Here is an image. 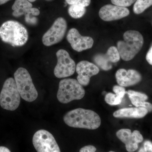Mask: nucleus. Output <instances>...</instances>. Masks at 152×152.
Masks as SVG:
<instances>
[{
    "instance_id": "1",
    "label": "nucleus",
    "mask_w": 152,
    "mask_h": 152,
    "mask_svg": "<svg viewBox=\"0 0 152 152\" xmlns=\"http://www.w3.org/2000/svg\"><path fill=\"white\" fill-rule=\"evenodd\" d=\"M63 120L66 124L73 128L94 130L101 124L100 117L96 112L80 108L68 112Z\"/></svg>"
},
{
    "instance_id": "2",
    "label": "nucleus",
    "mask_w": 152,
    "mask_h": 152,
    "mask_svg": "<svg viewBox=\"0 0 152 152\" xmlns=\"http://www.w3.org/2000/svg\"><path fill=\"white\" fill-rule=\"evenodd\" d=\"M0 38L13 47L23 46L26 43L28 34L26 27L19 22L7 21L0 27Z\"/></svg>"
},
{
    "instance_id": "3",
    "label": "nucleus",
    "mask_w": 152,
    "mask_h": 152,
    "mask_svg": "<svg viewBox=\"0 0 152 152\" xmlns=\"http://www.w3.org/2000/svg\"><path fill=\"white\" fill-rule=\"evenodd\" d=\"M124 41L118 42L117 48L121 58L124 61H129L141 50L143 37L138 31L129 30L124 34Z\"/></svg>"
},
{
    "instance_id": "4",
    "label": "nucleus",
    "mask_w": 152,
    "mask_h": 152,
    "mask_svg": "<svg viewBox=\"0 0 152 152\" xmlns=\"http://www.w3.org/2000/svg\"><path fill=\"white\" fill-rule=\"evenodd\" d=\"M85 90L75 79H64L60 81L57 97L63 104H67L75 100L81 99L85 95Z\"/></svg>"
},
{
    "instance_id": "5",
    "label": "nucleus",
    "mask_w": 152,
    "mask_h": 152,
    "mask_svg": "<svg viewBox=\"0 0 152 152\" xmlns=\"http://www.w3.org/2000/svg\"><path fill=\"white\" fill-rule=\"evenodd\" d=\"M14 78L21 97L28 102L35 100L38 97L37 91L27 70L18 68L14 74Z\"/></svg>"
},
{
    "instance_id": "6",
    "label": "nucleus",
    "mask_w": 152,
    "mask_h": 152,
    "mask_svg": "<svg viewBox=\"0 0 152 152\" xmlns=\"http://www.w3.org/2000/svg\"><path fill=\"white\" fill-rule=\"evenodd\" d=\"M20 96L15 79L10 77L4 83L0 93V105L4 110L14 111L20 102Z\"/></svg>"
},
{
    "instance_id": "7",
    "label": "nucleus",
    "mask_w": 152,
    "mask_h": 152,
    "mask_svg": "<svg viewBox=\"0 0 152 152\" xmlns=\"http://www.w3.org/2000/svg\"><path fill=\"white\" fill-rule=\"evenodd\" d=\"M33 144L37 152H61L53 136L45 130H39L35 133Z\"/></svg>"
},
{
    "instance_id": "8",
    "label": "nucleus",
    "mask_w": 152,
    "mask_h": 152,
    "mask_svg": "<svg viewBox=\"0 0 152 152\" xmlns=\"http://www.w3.org/2000/svg\"><path fill=\"white\" fill-rule=\"evenodd\" d=\"M57 63L54 73L58 78L67 77L72 75L76 70L75 61L66 50L61 49L57 52Z\"/></svg>"
},
{
    "instance_id": "9",
    "label": "nucleus",
    "mask_w": 152,
    "mask_h": 152,
    "mask_svg": "<svg viewBox=\"0 0 152 152\" xmlns=\"http://www.w3.org/2000/svg\"><path fill=\"white\" fill-rule=\"evenodd\" d=\"M67 28L65 19L62 17L57 18L52 26L44 34L42 39L43 44L46 46H51L62 40Z\"/></svg>"
},
{
    "instance_id": "10",
    "label": "nucleus",
    "mask_w": 152,
    "mask_h": 152,
    "mask_svg": "<svg viewBox=\"0 0 152 152\" xmlns=\"http://www.w3.org/2000/svg\"><path fill=\"white\" fill-rule=\"evenodd\" d=\"M66 38L72 49L78 52L91 48L94 43L93 38L82 36L75 28H72L69 31Z\"/></svg>"
},
{
    "instance_id": "11",
    "label": "nucleus",
    "mask_w": 152,
    "mask_h": 152,
    "mask_svg": "<svg viewBox=\"0 0 152 152\" xmlns=\"http://www.w3.org/2000/svg\"><path fill=\"white\" fill-rule=\"evenodd\" d=\"M76 71L78 74L77 80L82 86H86L89 83L91 77L99 73V69L94 64L83 61L78 63Z\"/></svg>"
},
{
    "instance_id": "12",
    "label": "nucleus",
    "mask_w": 152,
    "mask_h": 152,
    "mask_svg": "<svg viewBox=\"0 0 152 152\" xmlns=\"http://www.w3.org/2000/svg\"><path fill=\"white\" fill-rule=\"evenodd\" d=\"M129 14L130 11L127 8L112 4L103 6L99 11L100 18L105 21L120 20L128 16Z\"/></svg>"
},
{
    "instance_id": "13",
    "label": "nucleus",
    "mask_w": 152,
    "mask_h": 152,
    "mask_svg": "<svg viewBox=\"0 0 152 152\" xmlns=\"http://www.w3.org/2000/svg\"><path fill=\"white\" fill-rule=\"evenodd\" d=\"M120 55L115 47L109 48L106 54H99L95 55L94 62L102 69L108 71L112 68V63H116L120 60Z\"/></svg>"
},
{
    "instance_id": "14",
    "label": "nucleus",
    "mask_w": 152,
    "mask_h": 152,
    "mask_svg": "<svg viewBox=\"0 0 152 152\" xmlns=\"http://www.w3.org/2000/svg\"><path fill=\"white\" fill-rule=\"evenodd\" d=\"M115 77L119 86L124 87L137 84L142 79L141 74L135 70H126L124 69H120L117 71Z\"/></svg>"
},
{
    "instance_id": "15",
    "label": "nucleus",
    "mask_w": 152,
    "mask_h": 152,
    "mask_svg": "<svg viewBox=\"0 0 152 152\" xmlns=\"http://www.w3.org/2000/svg\"><path fill=\"white\" fill-rule=\"evenodd\" d=\"M148 110L142 107L126 108L120 109L114 112L113 116L117 118H141L148 113Z\"/></svg>"
},
{
    "instance_id": "16",
    "label": "nucleus",
    "mask_w": 152,
    "mask_h": 152,
    "mask_svg": "<svg viewBox=\"0 0 152 152\" xmlns=\"http://www.w3.org/2000/svg\"><path fill=\"white\" fill-rule=\"evenodd\" d=\"M117 137L126 145V149L129 152H133L137 149L138 143L133 140L132 132L129 129H121L116 133Z\"/></svg>"
},
{
    "instance_id": "17",
    "label": "nucleus",
    "mask_w": 152,
    "mask_h": 152,
    "mask_svg": "<svg viewBox=\"0 0 152 152\" xmlns=\"http://www.w3.org/2000/svg\"><path fill=\"white\" fill-rule=\"evenodd\" d=\"M32 8V4L28 0H15L12 6V10L13 11V16L19 17L26 15L30 12Z\"/></svg>"
},
{
    "instance_id": "18",
    "label": "nucleus",
    "mask_w": 152,
    "mask_h": 152,
    "mask_svg": "<svg viewBox=\"0 0 152 152\" xmlns=\"http://www.w3.org/2000/svg\"><path fill=\"white\" fill-rule=\"evenodd\" d=\"M86 12V7L83 6L72 5H70L68 13L71 17L75 19H79L84 15Z\"/></svg>"
},
{
    "instance_id": "19",
    "label": "nucleus",
    "mask_w": 152,
    "mask_h": 152,
    "mask_svg": "<svg viewBox=\"0 0 152 152\" xmlns=\"http://www.w3.org/2000/svg\"><path fill=\"white\" fill-rule=\"evenodd\" d=\"M152 5V0H137L133 7V11L135 14L139 15Z\"/></svg>"
},
{
    "instance_id": "20",
    "label": "nucleus",
    "mask_w": 152,
    "mask_h": 152,
    "mask_svg": "<svg viewBox=\"0 0 152 152\" xmlns=\"http://www.w3.org/2000/svg\"><path fill=\"white\" fill-rule=\"evenodd\" d=\"M129 97L132 104L137 107H142L146 109L148 112L152 111V104L148 102H145L140 98L130 96H129Z\"/></svg>"
},
{
    "instance_id": "21",
    "label": "nucleus",
    "mask_w": 152,
    "mask_h": 152,
    "mask_svg": "<svg viewBox=\"0 0 152 152\" xmlns=\"http://www.w3.org/2000/svg\"><path fill=\"white\" fill-rule=\"evenodd\" d=\"M122 99L117 96L115 94L110 93L107 94L105 97V101L107 103L110 105H117L121 103Z\"/></svg>"
},
{
    "instance_id": "22",
    "label": "nucleus",
    "mask_w": 152,
    "mask_h": 152,
    "mask_svg": "<svg viewBox=\"0 0 152 152\" xmlns=\"http://www.w3.org/2000/svg\"><path fill=\"white\" fill-rule=\"evenodd\" d=\"M111 1L115 5L127 7L135 3L137 0H111Z\"/></svg>"
},
{
    "instance_id": "23",
    "label": "nucleus",
    "mask_w": 152,
    "mask_h": 152,
    "mask_svg": "<svg viewBox=\"0 0 152 152\" xmlns=\"http://www.w3.org/2000/svg\"><path fill=\"white\" fill-rule=\"evenodd\" d=\"M66 2L69 5H77L83 6V7H88L89 6L91 2V0H65Z\"/></svg>"
},
{
    "instance_id": "24",
    "label": "nucleus",
    "mask_w": 152,
    "mask_h": 152,
    "mask_svg": "<svg viewBox=\"0 0 152 152\" xmlns=\"http://www.w3.org/2000/svg\"><path fill=\"white\" fill-rule=\"evenodd\" d=\"M113 91L117 96L122 99L124 96L125 94L127 93L125 88L120 86H114L113 88Z\"/></svg>"
},
{
    "instance_id": "25",
    "label": "nucleus",
    "mask_w": 152,
    "mask_h": 152,
    "mask_svg": "<svg viewBox=\"0 0 152 152\" xmlns=\"http://www.w3.org/2000/svg\"><path fill=\"white\" fill-rule=\"evenodd\" d=\"M127 94L129 95V96L140 98L144 101L147 100L148 99V96L145 94L139 92L135 91H132V90H129L127 91Z\"/></svg>"
},
{
    "instance_id": "26",
    "label": "nucleus",
    "mask_w": 152,
    "mask_h": 152,
    "mask_svg": "<svg viewBox=\"0 0 152 152\" xmlns=\"http://www.w3.org/2000/svg\"><path fill=\"white\" fill-rule=\"evenodd\" d=\"M133 140L137 143L142 142L143 140V136L139 131L135 130L132 133Z\"/></svg>"
},
{
    "instance_id": "27",
    "label": "nucleus",
    "mask_w": 152,
    "mask_h": 152,
    "mask_svg": "<svg viewBox=\"0 0 152 152\" xmlns=\"http://www.w3.org/2000/svg\"><path fill=\"white\" fill-rule=\"evenodd\" d=\"M96 151V147L93 145H87L82 148L80 152H95Z\"/></svg>"
},
{
    "instance_id": "28",
    "label": "nucleus",
    "mask_w": 152,
    "mask_h": 152,
    "mask_svg": "<svg viewBox=\"0 0 152 152\" xmlns=\"http://www.w3.org/2000/svg\"><path fill=\"white\" fill-rule=\"evenodd\" d=\"M144 148L146 152H152V143L150 141H146L144 142Z\"/></svg>"
},
{
    "instance_id": "29",
    "label": "nucleus",
    "mask_w": 152,
    "mask_h": 152,
    "mask_svg": "<svg viewBox=\"0 0 152 152\" xmlns=\"http://www.w3.org/2000/svg\"><path fill=\"white\" fill-rule=\"evenodd\" d=\"M146 59L150 65H152V45L147 53Z\"/></svg>"
},
{
    "instance_id": "30",
    "label": "nucleus",
    "mask_w": 152,
    "mask_h": 152,
    "mask_svg": "<svg viewBox=\"0 0 152 152\" xmlns=\"http://www.w3.org/2000/svg\"><path fill=\"white\" fill-rule=\"evenodd\" d=\"M27 14H31L34 16H37L39 15L40 11L38 9L35 8H32L29 13Z\"/></svg>"
},
{
    "instance_id": "31",
    "label": "nucleus",
    "mask_w": 152,
    "mask_h": 152,
    "mask_svg": "<svg viewBox=\"0 0 152 152\" xmlns=\"http://www.w3.org/2000/svg\"><path fill=\"white\" fill-rule=\"evenodd\" d=\"M0 152H11L7 147L0 146Z\"/></svg>"
},
{
    "instance_id": "32",
    "label": "nucleus",
    "mask_w": 152,
    "mask_h": 152,
    "mask_svg": "<svg viewBox=\"0 0 152 152\" xmlns=\"http://www.w3.org/2000/svg\"><path fill=\"white\" fill-rule=\"evenodd\" d=\"M10 1V0H0V5L4 4H5V3L7 2Z\"/></svg>"
},
{
    "instance_id": "33",
    "label": "nucleus",
    "mask_w": 152,
    "mask_h": 152,
    "mask_svg": "<svg viewBox=\"0 0 152 152\" xmlns=\"http://www.w3.org/2000/svg\"><path fill=\"white\" fill-rule=\"evenodd\" d=\"M138 152H146L145 151V149H144V148H141L140 150H139Z\"/></svg>"
},
{
    "instance_id": "34",
    "label": "nucleus",
    "mask_w": 152,
    "mask_h": 152,
    "mask_svg": "<svg viewBox=\"0 0 152 152\" xmlns=\"http://www.w3.org/2000/svg\"><path fill=\"white\" fill-rule=\"evenodd\" d=\"M28 1L30 2H34L36 0H28Z\"/></svg>"
},
{
    "instance_id": "35",
    "label": "nucleus",
    "mask_w": 152,
    "mask_h": 152,
    "mask_svg": "<svg viewBox=\"0 0 152 152\" xmlns=\"http://www.w3.org/2000/svg\"><path fill=\"white\" fill-rule=\"evenodd\" d=\"M46 1H53V0H46Z\"/></svg>"
},
{
    "instance_id": "36",
    "label": "nucleus",
    "mask_w": 152,
    "mask_h": 152,
    "mask_svg": "<svg viewBox=\"0 0 152 152\" xmlns=\"http://www.w3.org/2000/svg\"><path fill=\"white\" fill-rule=\"evenodd\" d=\"M114 152V151H110V152Z\"/></svg>"
}]
</instances>
